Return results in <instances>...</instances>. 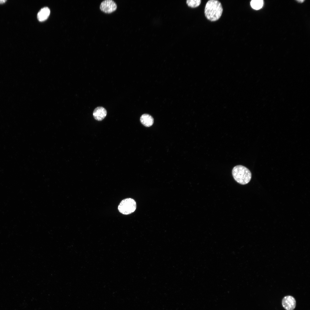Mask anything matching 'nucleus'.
I'll return each instance as SVG.
<instances>
[{
    "mask_svg": "<svg viewBox=\"0 0 310 310\" xmlns=\"http://www.w3.org/2000/svg\"><path fill=\"white\" fill-rule=\"evenodd\" d=\"M221 3L218 0H210L206 3L204 9L206 17L211 21H215L221 17L223 11Z\"/></svg>",
    "mask_w": 310,
    "mask_h": 310,
    "instance_id": "nucleus-1",
    "label": "nucleus"
},
{
    "mask_svg": "<svg viewBox=\"0 0 310 310\" xmlns=\"http://www.w3.org/2000/svg\"><path fill=\"white\" fill-rule=\"evenodd\" d=\"M232 174L235 180L241 185L247 184L251 178V173L250 170L241 165L235 166L232 170Z\"/></svg>",
    "mask_w": 310,
    "mask_h": 310,
    "instance_id": "nucleus-2",
    "label": "nucleus"
},
{
    "mask_svg": "<svg viewBox=\"0 0 310 310\" xmlns=\"http://www.w3.org/2000/svg\"><path fill=\"white\" fill-rule=\"evenodd\" d=\"M136 208L135 201L131 198H127L121 202L118 206V210L122 214L128 215L133 212Z\"/></svg>",
    "mask_w": 310,
    "mask_h": 310,
    "instance_id": "nucleus-3",
    "label": "nucleus"
},
{
    "mask_svg": "<svg viewBox=\"0 0 310 310\" xmlns=\"http://www.w3.org/2000/svg\"><path fill=\"white\" fill-rule=\"evenodd\" d=\"M117 8L116 3L113 0H104L101 3L100 6V8L102 11L107 13L112 12Z\"/></svg>",
    "mask_w": 310,
    "mask_h": 310,
    "instance_id": "nucleus-4",
    "label": "nucleus"
},
{
    "mask_svg": "<svg viewBox=\"0 0 310 310\" xmlns=\"http://www.w3.org/2000/svg\"><path fill=\"white\" fill-rule=\"evenodd\" d=\"M282 304L283 307L286 310H293L296 306V301L292 296H286L283 298Z\"/></svg>",
    "mask_w": 310,
    "mask_h": 310,
    "instance_id": "nucleus-5",
    "label": "nucleus"
},
{
    "mask_svg": "<svg viewBox=\"0 0 310 310\" xmlns=\"http://www.w3.org/2000/svg\"><path fill=\"white\" fill-rule=\"evenodd\" d=\"M93 114L94 117L96 120L100 121L103 120L106 116L107 111L104 107L99 106L94 109Z\"/></svg>",
    "mask_w": 310,
    "mask_h": 310,
    "instance_id": "nucleus-6",
    "label": "nucleus"
},
{
    "mask_svg": "<svg viewBox=\"0 0 310 310\" xmlns=\"http://www.w3.org/2000/svg\"><path fill=\"white\" fill-rule=\"evenodd\" d=\"M141 123L144 126L149 127L152 126L154 123V119L150 115L145 114L142 115L140 118Z\"/></svg>",
    "mask_w": 310,
    "mask_h": 310,
    "instance_id": "nucleus-7",
    "label": "nucleus"
},
{
    "mask_svg": "<svg viewBox=\"0 0 310 310\" xmlns=\"http://www.w3.org/2000/svg\"><path fill=\"white\" fill-rule=\"evenodd\" d=\"M49 9L47 7L42 8L38 13L37 17L40 21H43L46 20L48 17L50 13Z\"/></svg>",
    "mask_w": 310,
    "mask_h": 310,
    "instance_id": "nucleus-8",
    "label": "nucleus"
},
{
    "mask_svg": "<svg viewBox=\"0 0 310 310\" xmlns=\"http://www.w3.org/2000/svg\"><path fill=\"white\" fill-rule=\"evenodd\" d=\"M251 7L254 9L258 10L261 9L263 4V1L262 0H253L250 2Z\"/></svg>",
    "mask_w": 310,
    "mask_h": 310,
    "instance_id": "nucleus-9",
    "label": "nucleus"
},
{
    "mask_svg": "<svg viewBox=\"0 0 310 310\" xmlns=\"http://www.w3.org/2000/svg\"><path fill=\"white\" fill-rule=\"evenodd\" d=\"M201 1V0H188L186 1V3L189 6L195 8L199 5Z\"/></svg>",
    "mask_w": 310,
    "mask_h": 310,
    "instance_id": "nucleus-10",
    "label": "nucleus"
},
{
    "mask_svg": "<svg viewBox=\"0 0 310 310\" xmlns=\"http://www.w3.org/2000/svg\"><path fill=\"white\" fill-rule=\"evenodd\" d=\"M7 1L6 0H0V3H5Z\"/></svg>",
    "mask_w": 310,
    "mask_h": 310,
    "instance_id": "nucleus-11",
    "label": "nucleus"
}]
</instances>
